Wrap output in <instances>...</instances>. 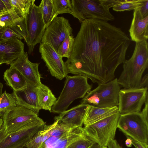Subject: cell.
Wrapping results in <instances>:
<instances>
[{
    "label": "cell",
    "mask_w": 148,
    "mask_h": 148,
    "mask_svg": "<svg viewBox=\"0 0 148 148\" xmlns=\"http://www.w3.org/2000/svg\"><path fill=\"white\" fill-rule=\"evenodd\" d=\"M130 39L121 29L95 19L82 22L65 63L68 73L84 76L100 85L114 79L126 60Z\"/></svg>",
    "instance_id": "6da1fadb"
},
{
    "label": "cell",
    "mask_w": 148,
    "mask_h": 148,
    "mask_svg": "<svg viewBox=\"0 0 148 148\" xmlns=\"http://www.w3.org/2000/svg\"><path fill=\"white\" fill-rule=\"evenodd\" d=\"M123 63V70L119 78V85L125 88H140L143 75L148 66L147 40L136 42L131 57Z\"/></svg>",
    "instance_id": "7a4b0ae2"
},
{
    "label": "cell",
    "mask_w": 148,
    "mask_h": 148,
    "mask_svg": "<svg viewBox=\"0 0 148 148\" xmlns=\"http://www.w3.org/2000/svg\"><path fill=\"white\" fill-rule=\"evenodd\" d=\"M64 85L51 111L60 113L65 111L75 99L83 98L90 91L92 86L88 82V78L81 75L66 76Z\"/></svg>",
    "instance_id": "3957f363"
},
{
    "label": "cell",
    "mask_w": 148,
    "mask_h": 148,
    "mask_svg": "<svg viewBox=\"0 0 148 148\" xmlns=\"http://www.w3.org/2000/svg\"><path fill=\"white\" fill-rule=\"evenodd\" d=\"M119 85L117 78L99 85L87 93L83 98L81 103L100 108L118 106Z\"/></svg>",
    "instance_id": "277c9868"
},
{
    "label": "cell",
    "mask_w": 148,
    "mask_h": 148,
    "mask_svg": "<svg viewBox=\"0 0 148 148\" xmlns=\"http://www.w3.org/2000/svg\"><path fill=\"white\" fill-rule=\"evenodd\" d=\"M120 114L118 112L83 127L84 134L101 147L114 139Z\"/></svg>",
    "instance_id": "5b68a950"
},
{
    "label": "cell",
    "mask_w": 148,
    "mask_h": 148,
    "mask_svg": "<svg viewBox=\"0 0 148 148\" xmlns=\"http://www.w3.org/2000/svg\"><path fill=\"white\" fill-rule=\"evenodd\" d=\"M72 15L81 23L84 21L95 19L106 22L114 20L109 9L101 0H71Z\"/></svg>",
    "instance_id": "8992f818"
},
{
    "label": "cell",
    "mask_w": 148,
    "mask_h": 148,
    "mask_svg": "<svg viewBox=\"0 0 148 148\" xmlns=\"http://www.w3.org/2000/svg\"><path fill=\"white\" fill-rule=\"evenodd\" d=\"M32 0L29 10L25 17L26 37L25 41L28 47V53L33 51L36 45L40 43L45 29L40 5L35 4Z\"/></svg>",
    "instance_id": "52a82bcc"
},
{
    "label": "cell",
    "mask_w": 148,
    "mask_h": 148,
    "mask_svg": "<svg viewBox=\"0 0 148 148\" xmlns=\"http://www.w3.org/2000/svg\"><path fill=\"white\" fill-rule=\"evenodd\" d=\"M117 128L126 136L148 143V121L140 112L120 114Z\"/></svg>",
    "instance_id": "ba28073f"
},
{
    "label": "cell",
    "mask_w": 148,
    "mask_h": 148,
    "mask_svg": "<svg viewBox=\"0 0 148 148\" xmlns=\"http://www.w3.org/2000/svg\"><path fill=\"white\" fill-rule=\"evenodd\" d=\"M148 98L147 87L120 89L118 94V112L121 114L140 112Z\"/></svg>",
    "instance_id": "9c48e42d"
},
{
    "label": "cell",
    "mask_w": 148,
    "mask_h": 148,
    "mask_svg": "<svg viewBox=\"0 0 148 148\" xmlns=\"http://www.w3.org/2000/svg\"><path fill=\"white\" fill-rule=\"evenodd\" d=\"M45 123L38 116L22 129L8 134L0 142V148H23Z\"/></svg>",
    "instance_id": "30bf717a"
},
{
    "label": "cell",
    "mask_w": 148,
    "mask_h": 148,
    "mask_svg": "<svg viewBox=\"0 0 148 148\" xmlns=\"http://www.w3.org/2000/svg\"><path fill=\"white\" fill-rule=\"evenodd\" d=\"M38 114L17 105L6 112L3 117V126L8 134L18 130L36 119Z\"/></svg>",
    "instance_id": "8fae6325"
},
{
    "label": "cell",
    "mask_w": 148,
    "mask_h": 148,
    "mask_svg": "<svg viewBox=\"0 0 148 148\" xmlns=\"http://www.w3.org/2000/svg\"><path fill=\"white\" fill-rule=\"evenodd\" d=\"M73 31L68 19L62 16H57L46 28L41 43H49L57 51L66 36L73 35Z\"/></svg>",
    "instance_id": "7c38bea8"
},
{
    "label": "cell",
    "mask_w": 148,
    "mask_h": 148,
    "mask_svg": "<svg viewBox=\"0 0 148 148\" xmlns=\"http://www.w3.org/2000/svg\"><path fill=\"white\" fill-rule=\"evenodd\" d=\"M39 52L52 76L61 80L68 75L69 73L65 62L51 44L40 43Z\"/></svg>",
    "instance_id": "4fadbf2b"
},
{
    "label": "cell",
    "mask_w": 148,
    "mask_h": 148,
    "mask_svg": "<svg viewBox=\"0 0 148 148\" xmlns=\"http://www.w3.org/2000/svg\"><path fill=\"white\" fill-rule=\"evenodd\" d=\"M39 64L30 61L28 53L24 51L10 65L21 73L28 83L37 87L42 83L38 71Z\"/></svg>",
    "instance_id": "5bb4252c"
},
{
    "label": "cell",
    "mask_w": 148,
    "mask_h": 148,
    "mask_svg": "<svg viewBox=\"0 0 148 148\" xmlns=\"http://www.w3.org/2000/svg\"><path fill=\"white\" fill-rule=\"evenodd\" d=\"M89 105L81 103L66 110L56 116L59 123L71 129L82 127L84 118Z\"/></svg>",
    "instance_id": "9a60e30c"
},
{
    "label": "cell",
    "mask_w": 148,
    "mask_h": 148,
    "mask_svg": "<svg viewBox=\"0 0 148 148\" xmlns=\"http://www.w3.org/2000/svg\"><path fill=\"white\" fill-rule=\"evenodd\" d=\"M24 49V43L18 38L0 40V57L5 64H10L25 51Z\"/></svg>",
    "instance_id": "2e32d148"
},
{
    "label": "cell",
    "mask_w": 148,
    "mask_h": 148,
    "mask_svg": "<svg viewBox=\"0 0 148 148\" xmlns=\"http://www.w3.org/2000/svg\"><path fill=\"white\" fill-rule=\"evenodd\" d=\"M129 32L131 40L135 42L148 39V16L143 17L139 8L134 10L133 17Z\"/></svg>",
    "instance_id": "e0dca14e"
},
{
    "label": "cell",
    "mask_w": 148,
    "mask_h": 148,
    "mask_svg": "<svg viewBox=\"0 0 148 148\" xmlns=\"http://www.w3.org/2000/svg\"><path fill=\"white\" fill-rule=\"evenodd\" d=\"M36 87L29 83L25 88L13 91L16 99L18 105L21 106L38 114L41 110L38 104Z\"/></svg>",
    "instance_id": "ac0fdd59"
},
{
    "label": "cell",
    "mask_w": 148,
    "mask_h": 148,
    "mask_svg": "<svg viewBox=\"0 0 148 148\" xmlns=\"http://www.w3.org/2000/svg\"><path fill=\"white\" fill-rule=\"evenodd\" d=\"M118 112V106L100 108L89 105L86 112L83 124L86 126L106 118Z\"/></svg>",
    "instance_id": "d6986e66"
},
{
    "label": "cell",
    "mask_w": 148,
    "mask_h": 148,
    "mask_svg": "<svg viewBox=\"0 0 148 148\" xmlns=\"http://www.w3.org/2000/svg\"><path fill=\"white\" fill-rule=\"evenodd\" d=\"M3 79L13 91L22 90L27 86L28 83L21 73L15 68L10 67L4 72Z\"/></svg>",
    "instance_id": "ffe728a7"
},
{
    "label": "cell",
    "mask_w": 148,
    "mask_h": 148,
    "mask_svg": "<svg viewBox=\"0 0 148 148\" xmlns=\"http://www.w3.org/2000/svg\"><path fill=\"white\" fill-rule=\"evenodd\" d=\"M39 106L41 109L51 112L52 107L57 101V98L47 86L41 83L36 87Z\"/></svg>",
    "instance_id": "44dd1931"
},
{
    "label": "cell",
    "mask_w": 148,
    "mask_h": 148,
    "mask_svg": "<svg viewBox=\"0 0 148 148\" xmlns=\"http://www.w3.org/2000/svg\"><path fill=\"white\" fill-rule=\"evenodd\" d=\"M84 134L83 127L73 129L61 136L57 137V140L51 148H66Z\"/></svg>",
    "instance_id": "7402d4cb"
},
{
    "label": "cell",
    "mask_w": 148,
    "mask_h": 148,
    "mask_svg": "<svg viewBox=\"0 0 148 148\" xmlns=\"http://www.w3.org/2000/svg\"><path fill=\"white\" fill-rule=\"evenodd\" d=\"M25 16L17 9L13 7L0 15V27H9L23 21Z\"/></svg>",
    "instance_id": "603a6c76"
},
{
    "label": "cell",
    "mask_w": 148,
    "mask_h": 148,
    "mask_svg": "<svg viewBox=\"0 0 148 148\" xmlns=\"http://www.w3.org/2000/svg\"><path fill=\"white\" fill-rule=\"evenodd\" d=\"M40 5L44 28L46 29L57 16L53 0H42Z\"/></svg>",
    "instance_id": "cb8c5ba5"
},
{
    "label": "cell",
    "mask_w": 148,
    "mask_h": 148,
    "mask_svg": "<svg viewBox=\"0 0 148 148\" xmlns=\"http://www.w3.org/2000/svg\"><path fill=\"white\" fill-rule=\"evenodd\" d=\"M0 97V118H1L7 111L17 106L18 104L13 92L10 94L5 91Z\"/></svg>",
    "instance_id": "d4e9b609"
},
{
    "label": "cell",
    "mask_w": 148,
    "mask_h": 148,
    "mask_svg": "<svg viewBox=\"0 0 148 148\" xmlns=\"http://www.w3.org/2000/svg\"><path fill=\"white\" fill-rule=\"evenodd\" d=\"M13 38L20 40L24 38L22 30L18 24L9 27H0V40Z\"/></svg>",
    "instance_id": "484cf974"
},
{
    "label": "cell",
    "mask_w": 148,
    "mask_h": 148,
    "mask_svg": "<svg viewBox=\"0 0 148 148\" xmlns=\"http://www.w3.org/2000/svg\"><path fill=\"white\" fill-rule=\"evenodd\" d=\"M57 122L47 125L45 124L43 129L37 132L30 140L25 145V148H39L42 145V138L44 134L47 132H49L56 125Z\"/></svg>",
    "instance_id": "4316f807"
},
{
    "label": "cell",
    "mask_w": 148,
    "mask_h": 148,
    "mask_svg": "<svg viewBox=\"0 0 148 148\" xmlns=\"http://www.w3.org/2000/svg\"><path fill=\"white\" fill-rule=\"evenodd\" d=\"M74 41V38L73 35L66 36L59 46L57 52L62 57L69 58Z\"/></svg>",
    "instance_id": "83f0119b"
},
{
    "label": "cell",
    "mask_w": 148,
    "mask_h": 148,
    "mask_svg": "<svg viewBox=\"0 0 148 148\" xmlns=\"http://www.w3.org/2000/svg\"><path fill=\"white\" fill-rule=\"evenodd\" d=\"M145 0H125L119 5L112 8L116 12L134 10L142 6Z\"/></svg>",
    "instance_id": "f1b7e54d"
},
{
    "label": "cell",
    "mask_w": 148,
    "mask_h": 148,
    "mask_svg": "<svg viewBox=\"0 0 148 148\" xmlns=\"http://www.w3.org/2000/svg\"><path fill=\"white\" fill-rule=\"evenodd\" d=\"M57 16L59 14L69 13L73 14L70 0H53Z\"/></svg>",
    "instance_id": "f546056e"
},
{
    "label": "cell",
    "mask_w": 148,
    "mask_h": 148,
    "mask_svg": "<svg viewBox=\"0 0 148 148\" xmlns=\"http://www.w3.org/2000/svg\"><path fill=\"white\" fill-rule=\"evenodd\" d=\"M95 143L84 134L71 144L66 148H90Z\"/></svg>",
    "instance_id": "4dcf8cb0"
},
{
    "label": "cell",
    "mask_w": 148,
    "mask_h": 148,
    "mask_svg": "<svg viewBox=\"0 0 148 148\" xmlns=\"http://www.w3.org/2000/svg\"><path fill=\"white\" fill-rule=\"evenodd\" d=\"M32 0H10L12 7L21 12L25 16L28 12Z\"/></svg>",
    "instance_id": "1f68e13d"
},
{
    "label": "cell",
    "mask_w": 148,
    "mask_h": 148,
    "mask_svg": "<svg viewBox=\"0 0 148 148\" xmlns=\"http://www.w3.org/2000/svg\"><path fill=\"white\" fill-rule=\"evenodd\" d=\"M72 129L59 123L58 121L56 125L49 131V133L50 136L59 137Z\"/></svg>",
    "instance_id": "d6a6232c"
},
{
    "label": "cell",
    "mask_w": 148,
    "mask_h": 148,
    "mask_svg": "<svg viewBox=\"0 0 148 148\" xmlns=\"http://www.w3.org/2000/svg\"><path fill=\"white\" fill-rule=\"evenodd\" d=\"M140 13L143 17L148 16V0H145L143 5L139 8Z\"/></svg>",
    "instance_id": "836d02e7"
},
{
    "label": "cell",
    "mask_w": 148,
    "mask_h": 148,
    "mask_svg": "<svg viewBox=\"0 0 148 148\" xmlns=\"http://www.w3.org/2000/svg\"><path fill=\"white\" fill-rule=\"evenodd\" d=\"M129 137L132 140V145L135 148H148V144L136 140Z\"/></svg>",
    "instance_id": "e575fe53"
},
{
    "label": "cell",
    "mask_w": 148,
    "mask_h": 148,
    "mask_svg": "<svg viewBox=\"0 0 148 148\" xmlns=\"http://www.w3.org/2000/svg\"><path fill=\"white\" fill-rule=\"evenodd\" d=\"M140 112L145 119L148 121V98L145 103L144 108Z\"/></svg>",
    "instance_id": "d590c367"
},
{
    "label": "cell",
    "mask_w": 148,
    "mask_h": 148,
    "mask_svg": "<svg viewBox=\"0 0 148 148\" xmlns=\"http://www.w3.org/2000/svg\"><path fill=\"white\" fill-rule=\"evenodd\" d=\"M107 147V148H123L115 139L111 141Z\"/></svg>",
    "instance_id": "8d00e7d4"
},
{
    "label": "cell",
    "mask_w": 148,
    "mask_h": 148,
    "mask_svg": "<svg viewBox=\"0 0 148 148\" xmlns=\"http://www.w3.org/2000/svg\"><path fill=\"white\" fill-rule=\"evenodd\" d=\"M148 75L145 74L142 77L140 84V88L147 87L148 88Z\"/></svg>",
    "instance_id": "74e56055"
},
{
    "label": "cell",
    "mask_w": 148,
    "mask_h": 148,
    "mask_svg": "<svg viewBox=\"0 0 148 148\" xmlns=\"http://www.w3.org/2000/svg\"><path fill=\"white\" fill-rule=\"evenodd\" d=\"M2 0L5 6L7 11L10 10L13 8L10 0Z\"/></svg>",
    "instance_id": "f35d334b"
},
{
    "label": "cell",
    "mask_w": 148,
    "mask_h": 148,
    "mask_svg": "<svg viewBox=\"0 0 148 148\" xmlns=\"http://www.w3.org/2000/svg\"><path fill=\"white\" fill-rule=\"evenodd\" d=\"M5 130L2 127L0 129V142L7 135Z\"/></svg>",
    "instance_id": "ab89813d"
},
{
    "label": "cell",
    "mask_w": 148,
    "mask_h": 148,
    "mask_svg": "<svg viewBox=\"0 0 148 148\" xmlns=\"http://www.w3.org/2000/svg\"><path fill=\"white\" fill-rule=\"evenodd\" d=\"M5 6L2 0H0V15L7 11Z\"/></svg>",
    "instance_id": "60d3db41"
},
{
    "label": "cell",
    "mask_w": 148,
    "mask_h": 148,
    "mask_svg": "<svg viewBox=\"0 0 148 148\" xmlns=\"http://www.w3.org/2000/svg\"><path fill=\"white\" fill-rule=\"evenodd\" d=\"M127 139L125 141V145L128 147H130L132 146V142L131 138L128 136H126Z\"/></svg>",
    "instance_id": "b9f144b4"
},
{
    "label": "cell",
    "mask_w": 148,
    "mask_h": 148,
    "mask_svg": "<svg viewBox=\"0 0 148 148\" xmlns=\"http://www.w3.org/2000/svg\"><path fill=\"white\" fill-rule=\"evenodd\" d=\"M101 147L97 144L95 143L92 145L90 148H101Z\"/></svg>",
    "instance_id": "7bdbcfd3"
},
{
    "label": "cell",
    "mask_w": 148,
    "mask_h": 148,
    "mask_svg": "<svg viewBox=\"0 0 148 148\" xmlns=\"http://www.w3.org/2000/svg\"><path fill=\"white\" fill-rule=\"evenodd\" d=\"M3 84L0 81V97L2 94Z\"/></svg>",
    "instance_id": "ee69618b"
},
{
    "label": "cell",
    "mask_w": 148,
    "mask_h": 148,
    "mask_svg": "<svg viewBox=\"0 0 148 148\" xmlns=\"http://www.w3.org/2000/svg\"><path fill=\"white\" fill-rule=\"evenodd\" d=\"M3 125V120L2 118H0V129L2 127Z\"/></svg>",
    "instance_id": "f6af8a7d"
},
{
    "label": "cell",
    "mask_w": 148,
    "mask_h": 148,
    "mask_svg": "<svg viewBox=\"0 0 148 148\" xmlns=\"http://www.w3.org/2000/svg\"><path fill=\"white\" fill-rule=\"evenodd\" d=\"M4 63H5L4 60L1 57H0V65Z\"/></svg>",
    "instance_id": "bcb514c9"
},
{
    "label": "cell",
    "mask_w": 148,
    "mask_h": 148,
    "mask_svg": "<svg viewBox=\"0 0 148 148\" xmlns=\"http://www.w3.org/2000/svg\"><path fill=\"white\" fill-rule=\"evenodd\" d=\"M45 148V147L42 145L40 148Z\"/></svg>",
    "instance_id": "7dc6e473"
},
{
    "label": "cell",
    "mask_w": 148,
    "mask_h": 148,
    "mask_svg": "<svg viewBox=\"0 0 148 148\" xmlns=\"http://www.w3.org/2000/svg\"><path fill=\"white\" fill-rule=\"evenodd\" d=\"M101 148H107V147L106 146H104L101 147Z\"/></svg>",
    "instance_id": "c3c4849f"
},
{
    "label": "cell",
    "mask_w": 148,
    "mask_h": 148,
    "mask_svg": "<svg viewBox=\"0 0 148 148\" xmlns=\"http://www.w3.org/2000/svg\"><path fill=\"white\" fill-rule=\"evenodd\" d=\"M0 101H1V98L0 97Z\"/></svg>",
    "instance_id": "681fc988"
}]
</instances>
